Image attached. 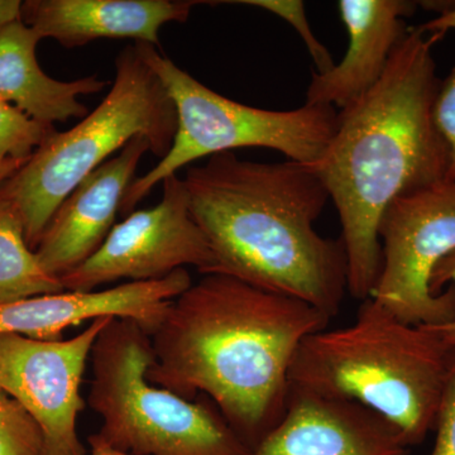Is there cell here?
<instances>
[{"mask_svg":"<svg viewBox=\"0 0 455 455\" xmlns=\"http://www.w3.org/2000/svg\"><path fill=\"white\" fill-rule=\"evenodd\" d=\"M329 322L298 299L203 275L151 335L146 377L187 400L206 395L253 453L286 412L296 350Z\"/></svg>","mask_w":455,"mask_h":455,"instance_id":"cell-1","label":"cell"},{"mask_svg":"<svg viewBox=\"0 0 455 455\" xmlns=\"http://www.w3.org/2000/svg\"><path fill=\"white\" fill-rule=\"evenodd\" d=\"M439 40L420 26L409 29L379 82L339 110L333 140L314 164L339 214L348 292L361 302L381 272L386 209L447 178L448 149L433 121L440 85L433 46Z\"/></svg>","mask_w":455,"mask_h":455,"instance_id":"cell-2","label":"cell"},{"mask_svg":"<svg viewBox=\"0 0 455 455\" xmlns=\"http://www.w3.org/2000/svg\"><path fill=\"white\" fill-rule=\"evenodd\" d=\"M184 182L191 215L211 248L209 274L298 299L331 319L339 313L348 262L340 238L316 232L331 196L315 167L253 163L224 152L188 167Z\"/></svg>","mask_w":455,"mask_h":455,"instance_id":"cell-3","label":"cell"},{"mask_svg":"<svg viewBox=\"0 0 455 455\" xmlns=\"http://www.w3.org/2000/svg\"><path fill=\"white\" fill-rule=\"evenodd\" d=\"M449 361L451 348L430 328L407 324L368 298L352 325L302 340L290 386L368 407L410 448L435 427Z\"/></svg>","mask_w":455,"mask_h":455,"instance_id":"cell-4","label":"cell"},{"mask_svg":"<svg viewBox=\"0 0 455 455\" xmlns=\"http://www.w3.org/2000/svg\"><path fill=\"white\" fill-rule=\"evenodd\" d=\"M176 130L175 106L163 82L136 44L127 47L116 57V79L107 97L70 131L53 132L0 185V202L17 212L27 243L36 251L57 208L108 157L142 137L161 160Z\"/></svg>","mask_w":455,"mask_h":455,"instance_id":"cell-5","label":"cell"},{"mask_svg":"<svg viewBox=\"0 0 455 455\" xmlns=\"http://www.w3.org/2000/svg\"><path fill=\"white\" fill-rule=\"evenodd\" d=\"M90 361L88 405L103 420L90 444L130 455H252L214 403L148 382L151 335L133 320L112 317Z\"/></svg>","mask_w":455,"mask_h":455,"instance_id":"cell-6","label":"cell"},{"mask_svg":"<svg viewBox=\"0 0 455 455\" xmlns=\"http://www.w3.org/2000/svg\"><path fill=\"white\" fill-rule=\"evenodd\" d=\"M134 44L169 92L178 130L167 155L128 188L119 212L123 217L136 211L156 185L200 158L236 148H268L314 166L333 140L339 116L335 108L305 103L281 112L244 106L197 82L157 47Z\"/></svg>","mask_w":455,"mask_h":455,"instance_id":"cell-7","label":"cell"},{"mask_svg":"<svg viewBox=\"0 0 455 455\" xmlns=\"http://www.w3.org/2000/svg\"><path fill=\"white\" fill-rule=\"evenodd\" d=\"M382 265L372 295L407 324L435 326L455 319V287L431 291L440 260L455 251V181L398 196L379 224Z\"/></svg>","mask_w":455,"mask_h":455,"instance_id":"cell-8","label":"cell"},{"mask_svg":"<svg viewBox=\"0 0 455 455\" xmlns=\"http://www.w3.org/2000/svg\"><path fill=\"white\" fill-rule=\"evenodd\" d=\"M187 266L209 274L212 256L191 215L184 179L172 175L163 182L157 205L134 211L116 224L97 252L60 281L65 291H95L118 280H163Z\"/></svg>","mask_w":455,"mask_h":455,"instance_id":"cell-9","label":"cell"},{"mask_svg":"<svg viewBox=\"0 0 455 455\" xmlns=\"http://www.w3.org/2000/svg\"><path fill=\"white\" fill-rule=\"evenodd\" d=\"M110 319L92 320L68 340L0 333V390L25 407L40 427L44 455H86L76 427L85 409L80 391L92 347Z\"/></svg>","mask_w":455,"mask_h":455,"instance_id":"cell-10","label":"cell"},{"mask_svg":"<svg viewBox=\"0 0 455 455\" xmlns=\"http://www.w3.org/2000/svg\"><path fill=\"white\" fill-rule=\"evenodd\" d=\"M193 284L187 268L147 283H125L101 291H62L0 305V333L59 340L65 329L103 316L131 319L152 335L171 302Z\"/></svg>","mask_w":455,"mask_h":455,"instance_id":"cell-11","label":"cell"},{"mask_svg":"<svg viewBox=\"0 0 455 455\" xmlns=\"http://www.w3.org/2000/svg\"><path fill=\"white\" fill-rule=\"evenodd\" d=\"M148 140L136 137L84 179L52 215L36 256L44 271L57 278L82 266L106 242L116 226L123 197L134 181Z\"/></svg>","mask_w":455,"mask_h":455,"instance_id":"cell-12","label":"cell"},{"mask_svg":"<svg viewBox=\"0 0 455 455\" xmlns=\"http://www.w3.org/2000/svg\"><path fill=\"white\" fill-rule=\"evenodd\" d=\"M407 449L368 407L291 388L283 420L252 455H409Z\"/></svg>","mask_w":455,"mask_h":455,"instance_id":"cell-13","label":"cell"},{"mask_svg":"<svg viewBox=\"0 0 455 455\" xmlns=\"http://www.w3.org/2000/svg\"><path fill=\"white\" fill-rule=\"evenodd\" d=\"M205 2L194 0H27L20 20L44 38L65 49L90 42L134 40L160 50V31L167 23L187 22Z\"/></svg>","mask_w":455,"mask_h":455,"instance_id":"cell-14","label":"cell"},{"mask_svg":"<svg viewBox=\"0 0 455 455\" xmlns=\"http://www.w3.org/2000/svg\"><path fill=\"white\" fill-rule=\"evenodd\" d=\"M416 8L418 3L406 0H340L348 50L331 70L313 74L305 103L343 110L363 97L381 79L409 32L405 18Z\"/></svg>","mask_w":455,"mask_h":455,"instance_id":"cell-15","label":"cell"},{"mask_svg":"<svg viewBox=\"0 0 455 455\" xmlns=\"http://www.w3.org/2000/svg\"><path fill=\"white\" fill-rule=\"evenodd\" d=\"M41 40L22 20L0 31V98L46 125L85 118L88 108L79 97L100 92L107 83L97 75L73 82L52 79L36 56Z\"/></svg>","mask_w":455,"mask_h":455,"instance_id":"cell-16","label":"cell"},{"mask_svg":"<svg viewBox=\"0 0 455 455\" xmlns=\"http://www.w3.org/2000/svg\"><path fill=\"white\" fill-rule=\"evenodd\" d=\"M62 291L60 278L44 271L27 243L17 212L0 202V305Z\"/></svg>","mask_w":455,"mask_h":455,"instance_id":"cell-17","label":"cell"},{"mask_svg":"<svg viewBox=\"0 0 455 455\" xmlns=\"http://www.w3.org/2000/svg\"><path fill=\"white\" fill-rule=\"evenodd\" d=\"M53 132L0 98V161L28 160Z\"/></svg>","mask_w":455,"mask_h":455,"instance_id":"cell-18","label":"cell"},{"mask_svg":"<svg viewBox=\"0 0 455 455\" xmlns=\"http://www.w3.org/2000/svg\"><path fill=\"white\" fill-rule=\"evenodd\" d=\"M0 455H44L37 423L13 397L0 390Z\"/></svg>","mask_w":455,"mask_h":455,"instance_id":"cell-19","label":"cell"},{"mask_svg":"<svg viewBox=\"0 0 455 455\" xmlns=\"http://www.w3.org/2000/svg\"><path fill=\"white\" fill-rule=\"evenodd\" d=\"M223 3L251 5V7L260 8L275 16L283 18L300 35L305 46L315 62L316 73H325L333 68L334 62L331 53L311 31L307 13H305V4L300 0H235V2Z\"/></svg>","mask_w":455,"mask_h":455,"instance_id":"cell-20","label":"cell"},{"mask_svg":"<svg viewBox=\"0 0 455 455\" xmlns=\"http://www.w3.org/2000/svg\"><path fill=\"white\" fill-rule=\"evenodd\" d=\"M433 121L448 149L447 181H455V64L444 80H440L433 104Z\"/></svg>","mask_w":455,"mask_h":455,"instance_id":"cell-21","label":"cell"},{"mask_svg":"<svg viewBox=\"0 0 455 455\" xmlns=\"http://www.w3.org/2000/svg\"><path fill=\"white\" fill-rule=\"evenodd\" d=\"M433 431L436 435L430 455H455V349H451L447 383Z\"/></svg>","mask_w":455,"mask_h":455,"instance_id":"cell-22","label":"cell"},{"mask_svg":"<svg viewBox=\"0 0 455 455\" xmlns=\"http://www.w3.org/2000/svg\"><path fill=\"white\" fill-rule=\"evenodd\" d=\"M449 286L455 287V251L440 260L431 275L430 287L434 293L444 291ZM448 348L455 349V319L447 324L427 326Z\"/></svg>","mask_w":455,"mask_h":455,"instance_id":"cell-23","label":"cell"},{"mask_svg":"<svg viewBox=\"0 0 455 455\" xmlns=\"http://www.w3.org/2000/svg\"><path fill=\"white\" fill-rule=\"evenodd\" d=\"M420 28L427 35L440 38L451 29H455V2L443 3L438 16L421 25Z\"/></svg>","mask_w":455,"mask_h":455,"instance_id":"cell-24","label":"cell"},{"mask_svg":"<svg viewBox=\"0 0 455 455\" xmlns=\"http://www.w3.org/2000/svg\"><path fill=\"white\" fill-rule=\"evenodd\" d=\"M22 3L20 0H0V31L11 23L20 20Z\"/></svg>","mask_w":455,"mask_h":455,"instance_id":"cell-25","label":"cell"},{"mask_svg":"<svg viewBox=\"0 0 455 455\" xmlns=\"http://www.w3.org/2000/svg\"><path fill=\"white\" fill-rule=\"evenodd\" d=\"M27 160H5L0 161V185L13 175L20 167L26 164Z\"/></svg>","mask_w":455,"mask_h":455,"instance_id":"cell-26","label":"cell"},{"mask_svg":"<svg viewBox=\"0 0 455 455\" xmlns=\"http://www.w3.org/2000/svg\"><path fill=\"white\" fill-rule=\"evenodd\" d=\"M90 447H92V454L90 455H130L114 451L112 448L104 447V445L90 444Z\"/></svg>","mask_w":455,"mask_h":455,"instance_id":"cell-27","label":"cell"}]
</instances>
